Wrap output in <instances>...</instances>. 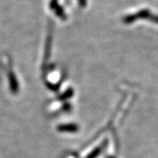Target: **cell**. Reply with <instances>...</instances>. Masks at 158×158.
Segmentation results:
<instances>
[{"mask_svg": "<svg viewBox=\"0 0 158 158\" xmlns=\"http://www.w3.org/2000/svg\"><path fill=\"white\" fill-rule=\"evenodd\" d=\"M58 6V0H51L49 2V7L51 10H54Z\"/></svg>", "mask_w": 158, "mask_h": 158, "instance_id": "277c9868", "label": "cell"}, {"mask_svg": "<svg viewBox=\"0 0 158 158\" xmlns=\"http://www.w3.org/2000/svg\"><path fill=\"white\" fill-rule=\"evenodd\" d=\"M102 150V147H98V148H97L96 149H94L93 152H90L86 158H96L100 153H101Z\"/></svg>", "mask_w": 158, "mask_h": 158, "instance_id": "3957f363", "label": "cell"}, {"mask_svg": "<svg viewBox=\"0 0 158 158\" xmlns=\"http://www.w3.org/2000/svg\"><path fill=\"white\" fill-rule=\"evenodd\" d=\"M60 131H75L77 130V127L76 125L69 124V125H63L60 126L58 128Z\"/></svg>", "mask_w": 158, "mask_h": 158, "instance_id": "6da1fadb", "label": "cell"}, {"mask_svg": "<svg viewBox=\"0 0 158 158\" xmlns=\"http://www.w3.org/2000/svg\"><path fill=\"white\" fill-rule=\"evenodd\" d=\"M54 10H55V14H56L57 16L60 17V19H65V18H66V15H65V14H64V9H63L62 7L60 6V5H58V6H56V8L54 9Z\"/></svg>", "mask_w": 158, "mask_h": 158, "instance_id": "7a4b0ae2", "label": "cell"}, {"mask_svg": "<svg viewBox=\"0 0 158 158\" xmlns=\"http://www.w3.org/2000/svg\"><path fill=\"white\" fill-rule=\"evenodd\" d=\"M65 1H66V0H65Z\"/></svg>", "mask_w": 158, "mask_h": 158, "instance_id": "52a82bcc", "label": "cell"}, {"mask_svg": "<svg viewBox=\"0 0 158 158\" xmlns=\"http://www.w3.org/2000/svg\"><path fill=\"white\" fill-rule=\"evenodd\" d=\"M108 158H114V157H111V156H110V157H108Z\"/></svg>", "mask_w": 158, "mask_h": 158, "instance_id": "8992f818", "label": "cell"}, {"mask_svg": "<svg viewBox=\"0 0 158 158\" xmlns=\"http://www.w3.org/2000/svg\"><path fill=\"white\" fill-rule=\"evenodd\" d=\"M78 1L79 5L81 6V7H85L86 6V3H87V0H77Z\"/></svg>", "mask_w": 158, "mask_h": 158, "instance_id": "5b68a950", "label": "cell"}]
</instances>
